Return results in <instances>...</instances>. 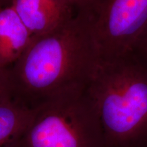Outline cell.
I'll return each mask as SVG.
<instances>
[{
  "mask_svg": "<svg viewBox=\"0 0 147 147\" xmlns=\"http://www.w3.org/2000/svg\"><path fill=\"white\" fill-rule=\"evenodd\" d=\"M93 14L76 10L61 26L33 36L26 50L6 69L11 100L34 110L57 93L89 84L101 59Z\"/></svg>",
  "mask_w": 147,
  "mask_h": 147,
  "instance_id": "6da1fadb",
  "label": "cell"
},
{
  "mask_svg": "<svg viewBox=\"0 0 147 147\" xmlns=\"http://www.w3.org/2000/svg\"><path fill=\"white\" fill-rule=\"evenodd\" d=\"M87 88L108 147H147V65L131 52L100 59Z\"/></svg>",
  "mask_w": 147,
  "mask_h": 147,
  "instance_id": "7a4b0ae2",
  "label": "cell"
},
{
  "mask_svg": "<svg viewBox=\"0 0 147 147\" xmlns=\"http://www.w3.org/2000/svg\"><path fill=\"white\" fill-rule=\"evenodd\" d=\"M87 86L57 93L35 108L14 147H108Z\"/></svg>",
  "mask_w": 147,
  "mask_h": 147,
  "instance_id": "3957f363",
  "label": "cell"
},
{
  "mask_svg": "<svg viewBox=\"0 0 147 147\" xmlns=\"http://www.w3.org/2000/svg\"><path fill=\"white\" fill-rule=\"evenodd\" d=\"M93 22L101 59L131 53L147 29V0H100Z\"/></svg>",
  "mask_w": 147,
  "mask_h": 147,
  "instance_id": "277c9868",
  "label": "cell"
},
{
  "mask_svg": "<svg viewBox=\"0 0 147 147\" xmlns=\"http://www.w3.org/2000/svg\"><path fill=\"white\" fill-rule=\"evenodd\" d=\"M11 4L32 36L58 28L76 12L68 0H12Z\"/></svg>",
  "mask_w": 147,
  "mask_h": 147,
  "instance_id": "5b68a950",
  "label": "cell"
},
{
  "mask_svg": "<svg viewBox=\"0 0 147 147\" xmlns=\"http://www.w3.org/2000/svg\"><path fill=\"white\" fill-rule=\"evenodd\" d=\"M32 38L12 4L0 8V69L13 65Z\"/></svg>",
  "mask_w": 147,
  "mask_h": 147,
  "instance_id": "8992f818",
  "label": "cell"
},
{
  "mask_svg": "<svg viewBox=\"0 0 147 147\" xmlns=\"http://www.w3.org/2000/svg\"><path fill=\"white\" fill-rule=\"evenodd\" d=\"M34 110L11 99L0 102V147H14L31 123Z\"/></svg>",
  "mask_w": 147,
  "mask_h": 147,
  "instance_id": "52a82bcc",
  "label": "cell"
},
{
  "mask_svg": "<svg viewBox=\"0 0 147 147\" xmlns=\"http://www.w3.org/2000/svg\"><path fill=\"white\" fill-rule=\"evenodd\" d=\"M131 53L147 65V29L134 47Z\"/></svg>",
  "mask_w": 147,
  "mask_h": 147,
  "instance_id": "ba28073f",
  "label": "cell"
},
{
  "mask_svg": "<svg viewBox=\"0 0 147 147\" xmlns=\"http://www.w3.org/2000/svg\"><path fill=\"white\" fill-rule=\"evenodd\" d=\"M76 10H85L95 12L100 0H68Z\"/></svg>",
  "mask_w": 147,
  "mask_h": 147,
  "instance_id": "9c48e42d",
  "label": "cell"
},
{
  "mask_svg": "<svg viewBox=\"0 0 147 147\" xmlns=\"http://www.w3.org/2000/svg\"><path fill=\"white\" fill-rule=\"evenodd\" d=\"M7 99H10V97L9 94L6 69H0V102Z\"/></svg>",
  "mask_w": 147,
  "mask_h": 147,
  "instance_id": "30bf717a",
  "label": "cell"
},
{
  "mask_svg": "<svg viewBox=\"0 0 147 147\" xmlns=\"http://www.w3.org/2000/svg\"><path fill=\"white\" fill-rule=\"evenodd\" d=\"M12 0H0V8L11 4Z\"/></svg>",
  "mask_w": 147,
  "mask_h": 147,
  "instance_id": "8fae6325",
  "label": "cell"
}]
</instances>
